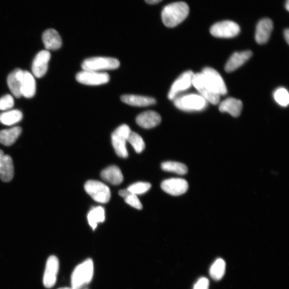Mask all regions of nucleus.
<instances>
[{"mask_svg": "<svg viewBox=\"0 0 289 289\" xmlns=\"http://www.w3.org/2000/svg\"><path fill=\"white\" fill-rule=\"evenodd\" d=\"M226 264L222 259H218L213 263L209 271L211 278L219 281L223 277L225 272Z\"/></svg>", "mask_w": 289, "mask_h": 289, "instance_id": "nucleus-28", "label": "nucleus"}, {"mask_svg": "<svg viewBox=\"0 0 289 289\" xmlns=\"http://www.w3.org/2000/svg\"><path fill=\"white\" fill-rule=\"evenodd\" d=\"M24 77V71L16 69L11 72L7 79L8 85L12 94L20 98L22 95V86Z\"/></svg>", "mask_w": 289, "mask_h": 289, "instance_id": "nucleus-17", "label": "nucleus"}, {"mask_svg": "<svg viewBox=\"0 0 289 289\" xmlns=\"http://www.w3.org/2000/svg\"><path fill=\"white\" fill-rule=\"evenodd\" d=\"M151 186L149 183L137 182L130 185L127 190L136 195H140L147 192Z\"/></svg>", "mask_w": 289, "mask_h": 289, "instance_id": "nucleus-33", "label": "nucleus"}, {"mask_svg": "<svg viewBox=\"0 0 289 289\" xmlns=\"http://www.w3.org/2000/svg\"><path fill=\"white\" fill-rule=\"evenodd\" d=\"M4 156H5V154H4V152L2 150L0 149V161L2 160V159H3V158L4 157Z\"/></svg>", "mask_w": 289, "mask_h": 289, "instance_id": "nucleus-38", "label": "nucleus"}, {"mask_svg": "<svg viewBox=\"0 0 289 289\" xmlns=\"http://www.w3.org/2000/svg\"><path fill=\"white\" fill-rule=\"evenodd\" d=\"M243 108V103L240 100L230 98L224 100L219 106L222 112H228L233 117L240 115Z\"/></svg>", "mask_w": 289, "mask_h": 289, "instance_id": "nucleus-20", "label": "nucleus"}, {"mask_svg": "<svg viewBox=\"0 0 289 289\" xmlns=\"http://www.w3.org/2000/svg\"><path fill=\"white\" fill-rule=\"evenodd\" d=\"M202 74L213 90L220 96L227 94V89L220 73L211 68H205Z\"/></svg>", "mask_w": 289, "mask_h": 289, "instance_id": "nucleus-10", "label": "nucleus"}, {"mask_svg": "<svg viewBox=\"0 0 289 289\" xmlns=\"http://www.w3.org/2000/svg\"><path fill=\"white\" fill-rule=\"evenodd\" d=\"M14 168L11 158L5 155L0 161V178L5 182H10L14 177Z\"/></svg>", "mask_w": 289, "mask_h": 289, "instance_id": "nucleus-22", "label": "nucleus"}, {"mask_svg": "<svg viewBox=\"0 0 289 289\" xmlns=\"http://www.w3.org/2000/svg\"><path fill=\"white\" fill-rule=\"evenodd\" d=\"M209 282L205 278L200 279L195 284L194 289H209Z\"/></svg>", "mask_w": 289, "mask_h": 289, "instance_id": "nucleus-35", "label": "nucleus"}, {"mask_svg": "<svg viewBox=\"0 0 289 289\" xmlns=\"http://www.w3.org/2000/svg\"><path fill=\"white\" fill-rule=\"evenodd\" d=\"M43 41L47 51H55L61 48L62 42L61 36L54 29H48L43 35Z\"/></svg>", "mask_w": 289, "mask_h": 289, "instance_id": "nucleus-21", "label": "nucleus"}, {"mask_svg": "<svg viewBox=\"0 0 289 289\" xmlns=\"http://www.w3.org/2000/svg\"><path fill=\"white\" fill-rule=\"evenodd\" d=\"M36 92V82L33 75L29 71H24L22 86V95L27 98H32Z\"/></svg>", "mask_w": 289, "mask_h": 289, "instance_id": "nucleus-24", "label": "nucleus"}, {"mask_svg": "<svg viewBox=\"0 0 289 289\" xmlns=\"http://www.w3.org/2000/svg\"><path fill=\"white\" fill-rule=\"evenodd\" d=\"M131 131L128 125L123 124L111 134L112 145L117 155L121 158H127L128 157L126 144Z\"/></svg>", "mask_w": 289, "mask_h": 289, "instance_id": "nucleus-5", "label": "nucleus"}, {"mask_svg": "<svg viewBox=\"0 0 289 289\" xmlns=\"http://www.w3.org/2000/svg\"><path fill=\"white\" fill-rule=\"evenodd\" d=\"M77 81L82 84L98 86L107 84L110 80L109 75L106 72L83 70L76 76Z\"/></svg>", "mask_w": 289, "mask_h": 289, "instance_id": "nucleus-9", "label": "nucleus"}, {"mask_svg": "<svg viewBox=\"0 0 289 289\" xmlns=\"http://www.w3.org/2000/svg\"><path fill=\"white\" fill-rule=\"evenodd\" d=\"M59 270V261L55 256H50L46 262L43 283L47 288H52L56 284Z\"/></svg>", "mask_w": 289, "mask_h": 289, "instance_id": "nucleus-12", "label": "nucleus"}, {"mask_svg": "<svg viewBox=\"0 0 289 289\" xmlns=\"http://www.w3.org/2000/svg\"><path fill=\"white\" fill-rule=\"evenodd\" d=\"M252 55V52L249 51L235 53L226 64L225 71L228 72L234 71L245 64Z\"/></svg>", "mask_w": 289, "mask_h": 289, "instance_id": "nucleus-18", "label": "nucleus"}, {"mask_svg": "<svg viewBox=\"0 0 289 289\" xmlns=\"http://www.w3.org/2000/svg\"><path fill=\"white\" fill-rule=\"evenodd\" d=\"M241 31L240 26L231 21H224L216 23L211 27L212 35L220 38H231L237 36Z\"/></svg>", "mask_w": 289, "mask_h": 289, "instance_id": "nucleus-8", "label": "nucleus"}, {"mask_svg": "<svg viewBox=\"0 0 289 289\" xmlns=\"http://www.w3.org/2000/svg\"><path fill=\"white\" fill-rule=\"evenodd\" d=\"M86 289H87V288H86Z\"/></svg>", "mask_w": 289, "mask_h": 289, "instance_id": "nucleus-41", "label": "nucleus"}, {"mask_svg": "<svg viewBox=\"0 0 289 289\" xmlns=\"http://www.w3.org/2000/svg\"><path fill=\"white\" fill-rule=\"evenodd\" d=\"M161 122V116L158 112L152 110L143 112L136 118L137 124L144 129L155 128L158 126Z\"/></svg>", "mask_w": 289, "mask_h": 289, "instance_id": "nucleus-16", "label": "nucleus"}, {"mask_svg": "<svg viewBox=\"0 0 289 289\" xmlns=\"http://www.w3.org/2000/svg\"><path fill=\"white\" fill-rule=\"evenodd\" d=\"M285 8L287 11L289 10V0H286Z\"/></svg>", "mask_w": 289, "mask_h": 289, "instance_id": "nucleus-39", "label": "nucleus"}, {"mask_svg": "<svg viewBox=\"0 0 289 289\" xmlns=\"http://www.w3.org/2000/svg\"><path fill=\"white\" fill-rule=\"evenodd\" d=\"M121 101L126 104L135 107H147L156 104V100L152 97L133 94L123 95Z\"/></svg>", "mask_w": 289, "mask_h": 289, "instance_id": "nucleus-19", "label": "nucleus"}, {"mask_svg": "<svg viewBox=\"0 0 289 289\" xmlns=\"http://www.w3.org/2000/svg\"><path fill=\"white\" fill-rule=\"evenodd\" d=\"M120 66V61L117 59L100 56L85 60L82 63V68L83 70L101 72L104 70H115Z\"/></svg>", "mask_w": 289, "mask_h": 289, "instance_id": "nucleus-4", "label": "nucleus"}, {"mask_svg": "<svg viewBox=\"0 0 289 289\" xmlns=\"http://www.w3.org/2000/svg\"><path fill=\"white\" fill-rule=\"evenodd\" d=\"M189 13V7L184 2L172 3L164 7L162 11L163 24L168 28H174L183 22Z\"/></svg>", "mask_w": 289, "mask_h": 289, "instance_id": "nucleus-1", "label": "nucleus"}, {"mask_svg": "<svg viewBox=\"0 0 289 289\" xmlns=\"http://www.w3.org/2000/svg\"><path fill=\"white\" fill-rule=\"evenodd\" d=\"M161 168L165 171L181 175L187 174L188 171L187 167L183 163L174 161H167L162 163Z\"/></svg>", "mask_w": 289, "mask_h": 289, "instance_id": "nucleus-29", "label": "nucleus"}, {"mask_svg": "<svg viewBox=\"0 0 289 289\" xmlns=\"http://www.w3.org/2000/svg\"><path fill=\"white\" fill-rule=\"evenodd\" d=\"M194 74L191 71L183 73L171 85L168 95L169 99L173 100L179 94L190 89L192 85Z\"/></svg>", "mask_w": 289, "mask_h": 289, "instance_id": "nucleus-11", "label": "nucleus"}, {"mask_svg": "<svg viewBox=\"0 0 289 289\" xmlns=\"http://www.w3.org/2000/svg\"><path fill=\"white\" fill-rule=\"evenodd\" d=\"M22 119V112L19 110H11L0 114V122L7 125L15 124Z\"/></svg>", "mask_w": 289, "mask_h": 289, "instance_id": "nucleus-27", "label": "nucleus"}, {"mask_svg": "<svg viewBox=\"0 0 289 289\" xmlns=\"http://www.w3.org/2000/svg\"><path fill=\"white\" fill-rule=\"evenodd\" d=\"M192 85L207 102L213 105H217L220 102V96L214 91L206 81L202 72L194 73Z\"/></svg>", "mask_w": 289, "mask_h": 289, "instance_id": "nucleus-7", "label": "nucleus"}, {"mask_svg": "<svg viewBox=\"0 0 289 289\" xmlns=\"http://www.w3.org/2000/svg\"><path fill=\"white\" fill-rule=\"evenodd\" d=\"M161 187L165 192L171 196H178L186 192L188 184L184 179L172 178L163 181Z\"/></svg>", "mask_w": 289, "mask_h": 289, "instance_id": "nucleus-13", "label": "nucleus"}, {"mask_svg": "<svg viewBox=\"0 0 289 289\" xmlns=\"http://www.w3.org/2000/svg\"><path fill=\"white\" fill-rule=\"evenodd\" d=\"M127 142L132 145L137 153L142 152L145 148V144L143 138L136 132H130Z\"/></svg>", "mask_w": 289, "mask_h": 289, "instance_id": "nucleus-31", "label": "nucleus"}, {"mask_svg": "<svg viewBox=\"0 0 289 289\" xmlns=\"http://www.w3.org/2000/svg\"><path fill=\"white\" fill-rule=\"evenodd\" d=\"M173 100L176 107L184 111H199L204 110L207 106L206 100L197 94L177 97Z\"/></svg>", "mask_w": 289, "mask_h": 289, "instance_id": "nucleus-3", "label": "nucleus"}, {"mask_svg": "<svg viewBox=\"0 0 289 289\" xmlns=\"http://www.w3.org/2000/svg\"><path fill=\"white\" fill-rule=\"evenodd\" d=\"M57 289H73V288L72 287H60Z\"/></svg>", "mask_w": 289, "mask_h": 289, "instance_id": "nucleus-40", "label": "nucleus"}, {"mask_svg": "<svg viewBox=\"0 0 289 289\" xmlns=\"http://www.w3.org/2000/svg\"><path fill=\"white\" fill-rule=\"evenodd\" d=\"M87 220L93 230L97 227L99 223H103L105 220V210L103 207H93L88 214Z\"/></svg>", "mask_w": 289, "mask_h": 289, "instance_id": "nucleus-26", "label": "nucleus"}, {"mask_svg": "<svg viewBox=\"0 0 289 289\" xmlns=\"http://www.w3.org/2000/svg\"><path fill=\"white\" fill-rule=\"evenodd\" d=\"M22 131V128L19 127L2 130L0 131V143L7 146L13 144L20 136Z\"/></svg>", "mask_w": 289, "mask_h": 289, "instance_id": "nucleus-25", "label": "nucleus"}, {"mask_svg": "<svg viewBox=\"0 0 289 289\" xmlns=\"http://www.w3.org/2000/svg\"><path fill=\"white\" fill-rule=\"evenodd\" d=\"M94 274V264L91 259H87L79 265L71 275V283L73 289H81L91 282Z\"/></svg>", "mask_w": 289, "mask_h": 289, "instance_id": "nucleus-2", "label": "nucleus"}, {"mask_svg": "<svg viewBox=\"0 0 289 289\" xmlns=\"http://www.w3.org/2000/svg\"><path fill=\"white\" fill-rule=\"evenodd\" d=\"M84 188L86 192L98 203L106 204L110 200L111 193L109 188L101 182L94 180L87 181Z\"/></svg>", "mask_w": 289, "mask_h": 289, "instance_id": "nucleus-6", "label": "nucleus"}, {"mask_svg": "<svg viewBox=\"0 0 289 289\" xmlns=\"http://www.w3.org/2000/svg\"><path fill=\"white\" fill-rule=\"evenodd\" d=\"M14 100L11 95L7 94L0 99V110H7L14 107Z\"/></svg>", "mask_w": 289, "mask_h": 289, "instance_id": "nucleus-34", "label": "nucleus"}, {"mask_svg": "<svg viewBox=\"0 0 289 289\" xmlns=\"http://www.w3.org/2000/svg\"><path fill=\"white\" fill-rule=\"evenodd\" d=\"M119 195L124 199L125 203L131 207L139 210L143 208V205L137 195L131 193L127 189L120 190Z\"/></svg>", "mask_w": 289, "mask_h": 289, "instance_id": "nucleus-30", "label": "nucleus"}, {"mask_svg": "<svg viewBox=\"0 0 289 289\" xmlns=\"http://www.w3.org/2000/svg\"><path fill=\"white\" fill-rule=\"evenodd\" d=\"M51 59V53L48 51H42L35 57L32 64L33 75L37 78H42L46 74L48 68V63Z\"/></svg>", "mask_w": 289, "mask_h": 289, "instance_id": "nucleus-14", "label": "nucleus"}, {"mask_svg": "<svg viewBox=\"0 0 289 289\" xmlns=\"http://www.w3.org/2000/svg\"><path fill=\"white\" fill-rule=\"evenodd\" d=\"M273 30V22L269 18H263L258 23L256 32V41L259 44L266 43Z\"/></svg>", "mask_w": 289, "mask_h": 289, "instance_id": "nucleus-15", "label": "nucleus"}, {"mask_svg": "<svg viewBox=\"0 0 289 289\" xmlns=\"http://www.w3.org/2000/svg\"><path fill=\"white\" fill-rule=\"evenodd\" d=\"M145 1L148 4L156 5L162 2V0H145Z\"/></svg>", "mask_w": 289, "mask_h": 289, "instance_id": "nucleus-36", "label": "nucleus"}, {"mask_svg": "<svg viewBox=\"0 0 289 289\" xmlns=\"http://www.w3.org/2000/svg\"><path fill=\"white\" fill-rule=\"evenodd\" d=\"M284 35L285 37V40H286V43L288 44L289 43V30L286 29L285 30L284 32Z\"/></svg>", "mask_w": 289, "mask_h": 289, "instance_id": "nucleus-37", "label": "nucleus"}, {"mask_svg": "<svg viewBox=\"0 0 289 289\" xmlns=\"http://www.w3.org/2000/svg\"><path fill=\"white\" fill-rule=\"evenodd\" d=\"M275 102L282 107H287L289 104V95L284 88L281 87L274 93Z\"/></svg>", "mask_w": 289, "mask_h": 289, "instance_id": "nucleus-32", "label": "nucleus"}, {"mask_svg": "<svg viewBox=\"0 0 289 289\" xmlns=\"http://www.w3.org/2000/svg\"><path fill=\"white\" fill-rule=\"evenodd\" d=\"M102 179L107 182L118 185L123 181V176L120 169L115 166H111L105 169L101 173Z\"/></svg>", "mask_w": 289, "mask_h": 289, "instance_id": "nucleus-23", "label": "nucleus"}]
</instances>
